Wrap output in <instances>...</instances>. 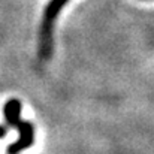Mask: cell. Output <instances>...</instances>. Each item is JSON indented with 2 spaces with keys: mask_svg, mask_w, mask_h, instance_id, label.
<instances>
[{
  "mask_svg": "<svg viewBox=\"0 0 154 154\" xmlns=\"http://www.w3.org/2000/svg\"><path fill=\"white\" fill-rule=\"evenodd\" d=\"M3 114L6 123L20 130V139L8 147V154H18L30 148L35 142V129L32 123L21 120V102L18 99L8 100L3 106Z\"/></svg>",
  "mask_w": 154,
  "mask_h": 154,
  "instance_id": "obj_1",
  "label": "cell"
},
{
  "mask_svg": "<svg viewBox=\"0 0 154 154\" xmlns=\"http://www.w3.org/2000/svg\"><path fill=\"white\" fill-rule=\"evenodd\" d=\"M69 0H50L42 17V24L39 30V54L42 60H50L52 55V47H54V23L58 17L60 11Z\"/></svg>",
  "mask_w": 154,
  "mask_h": 154,
  "instance_id": "obj_2",
  "label": "cell"
},
{
  "mask_svg": "<svg viewBox=\"0 0 154 154\" xmlns=\"http://www.w3.org/2000/svg\"><path fill=\"white\" fill-rule=\"evenodd\" d=\"M6 133H8V129H6V127H3V126H0V138H5V136H6Z\"/></svg>",
  "mask_w": 154,
  "mask_h": 154,
  "instance_id": "obj_3",
  "label": "cell"
}]
</instances>
